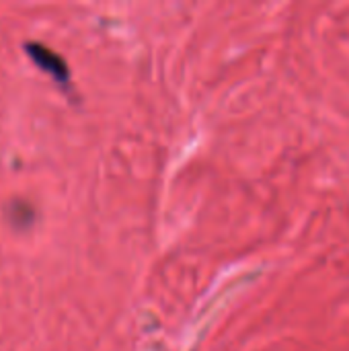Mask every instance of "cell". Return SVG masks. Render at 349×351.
<instances>
[{
    "label": "cell",
    "instance_id": "cell-1",
    "mask_svg": "<svg viewBox=\"0 0 349 351\" xmlns=\"http://www.w3.org/2000/svg\"><path fill=\"white\" fill-rule=\"evenodd\" d=\"M27 53L33 58V62H37V66L41 70L51 74L58 82H66L70 78L68 66L64 64V60L56 51H51V49H47V47H43L39 43H29L27 45Z\"/></svg>",
    "mask_w": 349,
    "mask_h": 351
}]
</instances>
